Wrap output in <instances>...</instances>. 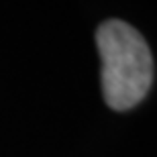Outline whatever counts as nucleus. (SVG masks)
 I'll return each instance as SVG.
<instances>
[{
  "label": "nucleus",
  "instance_id": "obj_1",
  "mask_svg": "<svg viewBox=\"0 0 157 157\" xmlns=\"http://www.w3.org/2000/svg\"><path fill=\"white\" fill-rule=\"evenodd\" d=\"M102 61V94L112 110H131L153 84V57L147 41L124 21L110 18L96 31Z\"/></svg>",
  "mask_w": 157,
  "mask_h": 157
}]
</instances>
